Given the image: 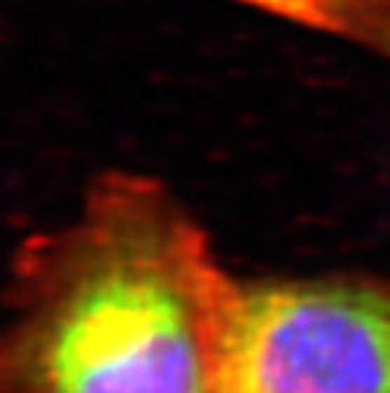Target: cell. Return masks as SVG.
<instances>
[{
    "label": "cell",
    "instance_id": "2",
    "mask_svg": "<svg viewBox=\"0 0 390 393\" xmlns=\"http://www.w3.org/2000/svg\"><path fill=\"white\" fill-rule=\"evenodd\" d=\"M221 393H390V280H244Z\"/></svg>",
    "mask_w": 390,
    "mask_h": 393
},
{
    "label": "cell",
    "instance_id": "3",
    "mask_svg": "<svg viewBox=\"0 0 390 393\" xmlns=\"http://www.w3.org/2000/svg\"><path fill=\"white\" fill-rule=\"evenodd\" d=\"M352 43L390 67V0H233Z\"/></svg>",
    "mask_w": 390,
    "mask_h": 393
},
{
    "label": "cell",
    "instance_id": "1",
    "mask_svg": "<svg viewBox=\"0 0 390 393\" xmlns=\"http://www.w3.org/2000/svg\"><path fill=\"white\" fill-rule=\"evenodd\" d=\"M241 287L162 180L106 170L15 249L6 363L31 393H221Z\"/></svg>",
    "mask_w": 390,
    "mask_h": 393
}]
</instances>
